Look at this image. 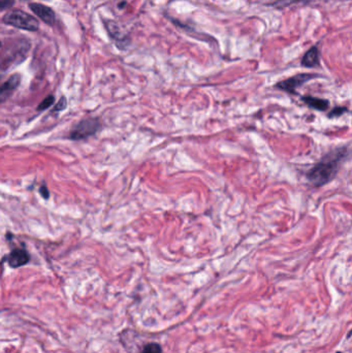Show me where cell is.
I'll list each match as a JSON object with an SVG mask.
<instances>
[{
	"mask_svg": "<svg viewBox=\"0 0 352 353\" xmlns=\"http://www.w3.org/2000/svg\"><path fill=\"white\" fill-rule=\"evenodd\" d=\"M348 154L346 147H340L323 156L320 161L315 164L307 174L308 181L315 186L326 185L337 176L342 162L345 160Z\"/></svg>",
	"mask_w": 352,
	"mask_h": 353,
	"instance_id": "obj_1",
	"label": "cell"
},
{
	"mask_svg": "<svg viewBox=\"0 0 352 353\" xmlns=\"http://www.w3.org/2000/svg\"><path fill=\"white\" fill-rule=\"evenodd\" d=\"M30 49L31 42L27 37L15 36L2 39L0 53V66L2 72L26 60Z\"/></svg>",
	"mask_w": 352,
	"mask_h": 353,
	"instance_id": "obj_2",
	"label": "cell"
},
{
	"mask_svg": "<svg viewBox=\"0 0 352 353\" xmlns=\"http://www.w3.org/2000/svg\"><path fill=\"white\" fill-rule=\"evenodd\" d=\"M2 22L5 25L12 26L17 29L36 32L40 30V22L38 19L22 9H13L2 17Z\"/></svg>",
	"mask_w": 352,
	"mask_h": 353,
	"instance_id": "obj_3",
	"label": "cell"
},
{
	"mask_svg": "<svg viewBox=\"0 0 352 353\" xmlns=\"http://www.w3.org/2000/svg\"><path fill=\"white\" fill-rule=\"evenodd\" d=\"M101 128V122L97 118H87L81 120L78 124L72 127L68 134V138L72 141H82L97 133Z\"/></svg>",
	"mask_w": 352,
	"mask_h": 353,
	"instance_id": "obj_4",
	"label": "cell"
},
{
	"mask_svg": "<svg viewBox=\"0 0 352 353\" xmlns=\"http://www.w3.org/2000/svg\"><path fill=\"white\" fill-rule=\"evenodd\" d=\"M104 23L108 34L115 42L116 45L120 50H124L131 44V35L124 30L122 26H120L113 20H105Z\"/></svg>",
	"mask_w": 352,
	"mask_h": 353,
	"instance_id": "obj_5",
	"label": "cell"
},
{
	"mask_svg": "<svg viewBox=\"0 0 352 353\" xmlns=\"http://www.w3.org/2000/svg\"><path fill=\"white\" fill-rule=\"evenodd\" d=\"M315 78H317V74L315 73H299L296 74V76L277 83L276 88L287 93H290V94H295L296 89L304 85L305 83H307L308 81Z\"/></svg>",
	"mask_w": 352,
	"mask_h": 353,
	"instance_id": "obj_6",
	"label": "cell"
},
{
	"mask_svg": "<svg viewBox=\"0 0 352 353\" xmlns=\"http://www.w3.org/2000/svg\"><path fill=\"white\" fill-rule=\"evenodd\" d=\"M28 6L30 11L35 16H38L44 24L49 26H54L56 24V14L52 7L39 2H31Z\"/></svg>",
	"mask_w": 352,
	"mask_h": 353,
	"instance_id": "obj_7",
	"label": "cell"
},
{
	"mask_svg": "<svg viewBox=\"0 0 352 353\" xmlns=\"http://www.w3.org/2000/svg\"><path fill=\"white\" fill-rule=\"evenodd\" d=\"M20 84H21V74L20 73L12 74V76L2 84L1 89H0V101L5 102V100H7L14 94V92L20 86Z\"/></svg>",
	"mask_w": 352,
	"mask_h": 353,
	"instance_id": "obj_8",
	"label": "cell"
},
{
	"mask_svg": "<svg viewBox=\"0 0 352 353\" xmlns=\"http://www.w3.org/2000/svg\"><path fill=\"white\" fill-rule=\"evenodd\" d=\"M6 262L13 268L21 267L30 262V254L23 248H16L6 256Z\"/></svg>",
	"mask_w": 352,
	"mask_h": 353,
	"instance_id": "obj_9",
	"label": "cell"
},
{
	"mask_svg": "<svg viewBox=\"0 0 352 353\" xmlns=\"http://www.w3.org/2000/svg\"><path fill=\"white\" fill-rule=\"evenodd\" d=\"M320 53L318 46H313L307 53L304 55L302 59V65L305 67H315L319 65Z\"/></svg>",
	"mask_w": 352,
	"mask_h": 353,
	"instance_id": "obj_10",
	"label": "cell"
},
{
	"mask_svg": "<svg viewBox=\"0 0 352 353\" xmlns=\"http://www.w3.org/2000/svg\"><path fill=\"white\" fill-rule=\"evenodd\" d=\"M302 100L305 102L306 105L309 106L312 109H315L317 110H327L330 108V102L327 99H322L318 97H314L311 95H306L302 97Z\"/></svg>",
	"mask_w": 352,
	"mask_h": 353,
	"instance_id": "obj_11",
	"label": "cell"
},
{
	"mask_svg": "<svg viewBox=\"0 0 352 353\" xmlns=\"http://www.w3.org/2000/svg\"><path fill=\"white\" fill-rule=\"evenodd\" d=\"M142 353H163V350L159 343L150 342L145 344L142 348Z\"/></svg>",
	"mask_w": 352,
	"mask_h": 353,
	"instance_id": "obj_12",
	"label": "cell"
},
{
	"mask_svg": "<svg viewBox=\"0 0 352 353\" xmlns=\"http://www.w3.org/2000/svg\"><path fill=\"white\" fill-rule=\"evenodd\" d=\"M302 1H305V0H275L274 2L270 3L268 5H271L275 8H284V7H287V6H290L292 4H295V3H299V2H302Z\"/></svg>",
	"mask_w": 352,
	"mask_h": 353,
	"instance_id": "obj_13",
	"label": "cell"
},
{
	"mask_svg": "<svg viewBox=\"0 0 352 353\" xmlns=\"http://www.w3.org/2000/svg\"><path fill=\"white\" fill-rule=\"evenodd\" d=\"M54 102H55V97L53 95L47 96L41 102L40 106L38 107V110H44L49 109L54 104Z\"/></svg>",
	"mask_w": 352,
	"mask_h": 353,
	"instance_id": "obj_14",
	"label": "cell"
},
{
	"mask_svg": "<svg viewBox=\"0 0 352 353\" xmlns=\"http://www.w3.org/2000/svg\"><path fill=\"white\" fill-rule=\"evenodd\" d=\"M347 110L346 108H343V107H338L336 109H333L330 113L329 114V117L330 118H332V117H339L341 116L342 114H344L345 111Z\"/></svg>",
	"mask_w": 352,
	"mask_h": 353,
	"instance_id": "obj_15",
	"label": "cell"
},
{
	"mask_svg": "<svg viewBox=\"0 0 352 353\" xmlns=\"http://www.w3.org/2000/svg\"><path fill=\"white\" fill-rule=\"evenodd\" d=\"M66 106H67V100H66V97L62 96V97L60 98V100L58 101V104H57L56 106H55L54 110H55V111H61V110H63L64 109L66 108Z\"/></svg>",
	"mask_w": 352,
	"mask_h": 353,
	"instance_id": "obj_16",
	"label": "cell"
},
{
	"mask_svg": "<svg viewBox=\"0 0 352 353\" xmlns=\"http://www.w3.org/2000/svg\"><path fill=\"white\" fill-rule=\"evenodd\" d=\"M15 0H0V7H1V11L4 12L6 9L11 8L15 4Z\"/></svg>",
	"mask_w": 352,
	"mask_h": 353,
	"instance_id": "obj_17",
	"label": "cell"
},
{
	"mask_svg": "<svg viewBox=\"0 0 352 353\" xmlns=\"http://www.w3.org/2000/svg\"><path fill=\"white\" fill-rule=\"evenodd\" d=\"M40 193L42 197L44 199H49L50 198V191L48 189L47 186H42V187L40 188Z\"/></svg>",
	"mask_w": 352,
	"mask_h": 353,
	"instance_id": "obj_18",
	"label": "cell"
},
{
	"mask_svg": "<svg viewBox=\"0 0 352 353\" xmlns=\"http://www.w3.org/2000/svg\"><path fill=\"white\" fill-rule=\"evenodd\" d=\"M126 5V2H121V3H119V8H123V6H125Z\"/></svg>",
	"mask_w": 352,
	"mask_h": 353,
	"instance_id": "obj_19",
	"label": "cell"
}]
</instances>
